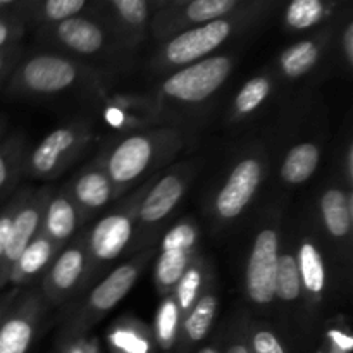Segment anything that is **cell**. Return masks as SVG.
<instances>
[{
	"mask_svg": "<svg viewBox=\"0 0 353 353\" xmlns=\"http://www.w3.org/2000/svg\"><path fill=\"white\" fill-rule=\"evenodd\" d=\"M327 336H330V341L334 345V347L340 348V352L350 353V350H352V338L348 336V334H345V333H341V331L334 330V331H330V334H327Z\"/></svg>",
	"mask_w": 353,
	"mask_h": 353,
	"instance_id": "cell-41",
	"label": "cell"
},
{
	"mask_svg": "<svg viewBox=\"0 0 353 353\" xmlns=\"http://www.w3.org/2000/svg\"><path fill=\"white\" fill-rule=\"evenodd\" d=\"M65 190L74 205L78 207L83 223H86L93 214L105 209L110 202L117 199L109 176L97 161H93L72 181H69Z\"/></svg>",
	"mask_w": 353,
	"mask_h": 353,
	"instance_id": "cell-21",
	"label": "cell"
},
{
	"mask_svg": "<svg viewBox=\"0 0 353 353\" xmlns=\"http://www.w3.org/2000/svg\"><path fill=\"white\" fill-rule=\"evenodd\" d=\"M28 152V138L21 131L7 134L0 143V196L12 192L16 183L23 178Z\"/></svg>",
	"mask_w": 353,
	"mask_h": 353,
	"instance_id": "cell-33",
	"label": "cell"
},
{
	"mask_svg": "<svg viewBox=\"0 0 353 353\" xmlns=\"http://www.w3.org/2000/svg\"><path fill=\"white\" fill-rule=\"evenodd\" d=\"M274 305H278L286 316H293L299 310H303L299 265H296L295 250L292 247H281L279 254L278 274L274 283Z\"/></svg>",
	"mask_w": 353,
	"mask_h": 353,
	"instance_id": "cell-28",
	"label": "cell"
},
{
	"mask_svg": "<svg viewBox=\"0 0 353 353\" xmlns=\"http://www.w3.org/2000/svg\"><path fill=\"white\" fill-rule=\"evenodd\" d=\"M23 55L24 48L21 47V43L0 50V88H3L6 81L9 79L10 72L14 71V68H16V64L21 61Z\"/></svg>",
	"mask_w": 353,
	"mask_h": 353,
	"instance_id": "cell-38",
	"label": "cell"
},
{
	"mask_svg": "<svg viewBox=\"0 0 353 353\" xmlns=\"http://www.w3.org/2000/svg\"><path fill=\"white\" fill-rule=\"evenodd\" d=\"M28 24L16 12V2L7 3L6 9L0 10V50L19 45Z\"/></svg>",
	"mask_w": 353,
	"mask_h": 353,
	"instance_id": "cell-36",
	"label": "cell"
},
{
	"mask_svg": "<svg viewBox=\"0 0 353 353\" xmlns=\"http://www.w3.org/2000/svg\"><path fill=\"white\" fill-rule=\"evenodd\" d=\"M345 172H347V186L352 190V178H353V148L352 143L347 145V154H345Z\"/></svg>",
	"mask_w": 353,
	"mask_h": 353,
	"instance_id": "cell-43",
	"label": "cell"
},
{
	"mask_svg": "<svg viewBox=\"0 0 353 353\" xmlns=\"http://www.w3.org/2000/svg\"><path fill=\"white\" fill-rule=\"evenodd\" d=\"M317 214L331 243L348 250L353 230L352 190L341 183L327 185L317 200Z\"/></svg>",
	"mask_w": 353,
	"mask_h": 353,
	"instance_id": "cell-19",
	"label": "cell"
},
{
	"mask_svg": "<svg viewBox=\"0 0 353 353\" xmlns=\"http://www.w3.org/2000/svg\"><path fill=\"white\" fill-rule=\"evenodd\" d=\"M112 353H150L154 333L137 317H121L107 331Z\"/></svg>",
	"mask_w": 353,
	"mask_h": 353,
	"instance_id": "cell-31",
	"label": "cell"
},
{
	"mask_svg": "<svg viewBox=\"0 0 353 353\" xmlns=\"http://www.w3.org/2000/svg\"><path fill=\"white\" fill-rule=\"evenodd\" d=\"M157 178L148 179L143 185L134 188L116 207H112L92 228L90 233L85 234L86 252H88L90 261L85 290L95 285L100 274L105 272V269L110 268L114 261H117L126 252H131V245L134 240V228H137L138 205L152 186V183Z\"/></svg>",
	"mask_w": 353,
	"mask_h": 353,
	"instance_id": "cell-6",
	"label": "cell"
},
{
	"mask_svg": "<svg viewBox=\"0 0 353 353\" xmlns=\"http://www.w3.org/2000/svg\"><path fill=\"white\" fill-rule=\"evenodd\" d=\"M28 188L23 190V192H16L9 200L6 202V205L0 209V262H2L3 254H6L7 241H9V233L10 226H12L14 216H16L17 207L23 202L24 195H26Z\"/></svg>",
	"mask_w": 353,
	"mask_h": 353,
	"instance_id": "cell-37",
	"label": "cell"
},
{
	"mask_svg": "<svg viewBox=\"0 0 353 353\" xmlns=\"http://www.w3.org/2000/svg\"><path fill=\"white\" fill-rule=\"evenodd\" d=\"M336 3L324 0H293L285 7L283 26L292 33L316 30L334 16Z\"/></svg>",
	"mask_w": 353,
	"mask_h": 353,
	"instance_id": "cell-32",
	"label": "cell"
},
{
	"mask_svg": "<svg viewBox=\"0 0 353 353\" xmlns=\"http://www.w3.org/2000/svg\"><path fill=\"white\" fill-rule=\"evenodd\" d=\"M268 172V157L262 147H252L241 152L228 169L223 181L217 185L210 200V216L219 226H228L240 219L255 196Z\"/></svg>",
	"mask_w": 353,
	"mask_h": 353,
	"instance_id": "cell-8",
	"label": "cell"
},
{
	"mask_svg": "<svg viewBox=\"0 0 353 353\" xmlns=\"http://www.w3.org/2000/svg\"><path fill=\"white\" fill-rule=\"evenodd\" d=\"M340 48L343 54V61L347 62V68H353V23L348 19L345 23L343 30L340 33Z\"/></svg>",
	"mask_w": 353,
	"mask_h": 353,
	"instance_id": "cell-40",
	"label": "cell"
},
{
	"mask_svg": "<svg viewBox=\"0 0 353 353\" xmlns=\"http://www.w3.org/2000/svg\"><path fill=\"white\" fill-rule=\"evenodd\" d=\"M295 250L296 265H299L300 288H302L303 312L307 319H316L326 302L330 288V271L319 243L310 234H302Z\"/></svg>",
	"mask_w": 353,
	"mask_h": 353,
	"instance_id": "cell-18",
	"label": "cell"
},
{
	"mask_svg": "<svg viewBox=\"0 0 353 353\" xmlns=\"http://www.w3.org/2000/svg\"><path fill=\"white\" fill-rule=\"evenodd\" d=\"M92 7L88 0H30L16 2V12L28 26H47L76 16H85Z\"/></svg>",
	"mask_w": 353,
	"mask_h": 353,
	"instance_id": "cell-26",
	"label": "cell"
},
{
	"mask_svg": "<svg viewBox=\"0 0 353 353\" xmlns=\"http://www.w3.org/2000/svg\"><path fill=\"white\" fill-rule=\"evenodd\" d=\"M162 3L164 0H97L92 2L88 16L100 21L134 50L148 37L152 17Z\"/></svg>",
	"mask_w": 353,
	"mask_h": 353,
	"instance_id": "cell-15",
	"label": "cell"
},
{
	"mask_svg": "<svg viewBox=\"0 0 353 353\" xmlns=\"http://www.w3.org/2000/svg\"><path fill=\"white\" fill-rule=\"evenodd\" d=\"M193 178H195V168L192 162H183L159 174L138 205L131 252L134 250L137 254L150 245H155V233L178 209L192 186Z\"/></svg>",
	"mask_w": 353,
	"mask_h": 353,
	"instance_id": "cell-9",
	"label": "cell"
},
{
	"mask_svg": "<svg viewBox=\"0 0 353 353\" xmlns=\"http://www.w3.org/2000/svg\"><path fill=\"white\" fill-rule=\"evenodd\" d=\"M214 281V271L212 265L209 264L205 257H203L200 252H196V255L193 257L192 264L188 265L185 274L181 276V279L178 281L176 288L172 290V299H174L176 307H178V312L181 321L185 319L186 314L190 312L193 305L196 303V300L202 296V293L205 292L207 286Z\"/></svg>",
	"mask_w": 353,
	"mask_h": 353,
	"instance_id": "cell-29",
	"label": "cell"
},
{
	"mask_svg": "<svg viewBox=\"0 0 353 353\" xmlns=\"http://www.w3.org/2000/svg\"><path fill=\"white\" fill-rule=\"evenodd\" d=\"M234 64V55L217 54L169 72L154 93L159 110L162 112L164 105H174L179 109L203 105L223 88L228 78L233 74Z\"/></svg>",
	"mask_w": 353,
	"mask_h": 353,
	"instance_id": "cell-7",
	"label": "cell"
},
{
	"mask_svg": "<svg viewBox=\"0 0 353 353\" xmlns=\"http://www.w3.org/2000/svg\"><path fill=\"white\" fill-rule=\"evenodd\" d=\"M47 309L40 290H21L0 321V353H28Z\"/></svg>",
	"mask_w": 353,
	"mask_h": 353,
	"instance_id": "cell-16",
	"label": "cell"
},
{
	"mask_svg": "<svg viewBox=\"0 0 353 353\" xmlns=\"http://www.w3.org/2000/svg\"><path fill=\"white\" fill-rule=\"evenodd\" d=\"M245 334L250 353H288L274 327L262 321H245Z\"/></svg>",
	"mask_w": 353,
	"mask_h": 353,
	"instance_id": "cell-35",
	"label": "cell"
},
{
	"mask_svg": "<svg viewBox=\"0 0 353 353\" xmlns=\"http://www.w3.org/2000/svg\"><path fill=\"white\" fill-rule=\"evenodd\" d=\"M102 116L105 123L116 128L117 131L134 133L145 130V126L157 123L161 110L154 95L116 93V95H105L102 102Z\"/></svg>",
	"mask_w": 353,
	"mask_h": 353,
	"instance_id": "cell-20",
	"label": "cell"
},
{
	"mask_svg": "<svg viewBox=\"0 0 353 353\" xmlns=\"http://www.w3.org/2000/svg\"><path fill=\"white\" fill-rule=\"evenodd\" d=\"M264 6L265 3L262 2H250L245 9L233 16L210 21L202 26L192 28V30L168 38L159 43L157 52L152 59V68L159 72H172L210 57L230 38L259 21L261 7Z\"/></svg>",
	"mask_w": 353,
	"mask_h": 353,
	"instance_id": "cell-3",
	"label": "cell"
},
{
	"mask_svg": "<svg viewBox=\"0 0 353 353\" xmlns=\"http://www.w3.org/2000/svg\"><path fill=\"white\" fill-rule=\"evenodd\" d=\"M61 250L62 248H59L54 241H50L38 231L37 236L28 245L26 250L21 254V257L17 259L12 271H10V288L21 290L23 286H30L38 279H41L50 262Z\"/></svg>",
	"mask_w": 353,
	"mask_h": 353,
	"instance_id": "cell-25",
	"label": "cell"
},
{
	"mask_svg": "<svg viewBox=\"0 0 353 353\" xmlns=\"http://www.w3.org/2000/svg\"><path fill=\"white\" fill-rule=\"evenodd\" d=\"M95 140V128L88 119H74L45 134L24 161L23 176L37 181H52L78 161Z\"/></svg>",
	"mask_w": 353,
	"mask_h": 353,
	"instance_id": "cell-10",
	"label": "cell"
},
{
	"mask_svg": "<svg viewBox=\"0 0 353 353\" xmlns=\"http://www.w3.org/2000/svg\"><path fill=\"white\" fill-rule=\"evenodd\" d=\"M155 255L157 245H150L99 279L79 302V307L65 319L61 330L62 340H78L99 324L133 290L148 264L154 262Z\"/></svg>",
	"mask_w": 353,
	"mask_h": 353,
	"instance_id": "cell-5",
	"label": "cell"
},
{
	"mask_svg": "<svg viewBox=\"0 0 353 353\" xmlns=\"http://www.w3.org/2000/svg\"><path fill=\"white\" fill-rule=\"evenodd\" d=\"M274 90V74H271V72H261V74L252 76L250 79H247L243 83V86L234 95L230 119L233 123H240V121L255 116L269 102Z\"/></svg>",
	"mask_w": 353,
	"mask_h": 353,
	"instance_id": "cell-30",
	"label": "cell"
},
{
	"mask_svg": "<svg viewBox=\"0 0 353 353\" xmlns=\"http://www.w3.org/2000/svg\"><path fill=\"white\" fill-rule=\"evenodd\" d=\"M217 310H219V295L214 279L179 324L178 343H176L178 353H188L209 336L216 323Z\"/></svg>",
	"mask_w": 353,
	"mask_h": 353,
	"instance_id": "cell-24",
	"label": "cell"
},
{
	"mask_svg": "<svg viewBox=\"0 0 353 353\" xmlns=\"http://www.w3.org/2000/svg\"><path fill=\"white\" fill-rule=\"evenodd\" d=\"M323 159V148L317 141L303 140L286 150L279 164V179L286 186H302L316 174Z\"/></svg>",
	"mask_w": 353,
	"mask_h": 353,
	"instance_id": "cell-27",
	"label": "cell"
},
{
	"mask_svg": "<svg viewBox=\"0 0 353 353\" xmlns=\"http://www.w3.org/2000/svg\"><path fill=\"white\" fill-rule=\"evenodd\" d=\"M7 131H9V121H7V117L3 116V114H0V143H2L3 138L9 134Z\"/></svg>",
	"mask_w": 353,
	"mask_h": 353,
	"instance_id": "cell-45",
	"label": "cell"
},
{
	"mask_svg": "<svg viewBox=\"0 0 353 353\" xmlns=\"http://www.w3.org/2000/svg\"><path fill=\"white\" fill-rule=\"evenodd\" d=\"M88 252L85 234L74 236L50 262L41 276L40 292L47 307H57L81 296L88 278Z\"/></svg>",
	"mask_w": 353,
	"mask_h": 353,
	"instance_id": "cell-13",
	"label": "cell"
},
{
	"mask_svg": "<svg viewBox=\"0 0 353 353\" xmlns=\"http://www.w3.org/2000/svg\"><path fill=\"white\" fill-rule=\"evenodd\" d=\"M179 324H181V317H179L178 307H176L172 295L162 296V302L157 310V317H155L154 331H152L155 343L161 347V350L171 352L172 348H176Z\"/></svg>",
	"mask_w": 353,
	"mask_h": 353,
	"instance_id": "cell-34",
	"label": "cell"
},
{
	"mask_svg": "<svg viewBox=\"0 0 353 353\" xmlns=\"http://www.w3.org/2000/svg\"><path fill=\"white\" fill-rule=\"evenodd\" d=\"M185 147V133L174 126H152L128 133L95 159L116 190L117 199L131 193L174 161Z\"/></svg>",
	"mask_w": 353,
	"mask_h": 353,
	"instance_id": "cell-1",
	"label": "cell"
},
{
	"mask_svg": "<svg viewBox=\"0 0 353 353\" xmlns=\"http://www.w3.org/2000/svg\"><path fill=\"white\" fill-rule=\"evenodd\" d=\"M281 247L278 223L269 219L255 233L245 268V293L257 309L274 307V283Z\"/></svg>",
	"mask_w": 353,
	"mask_h": 353,
	"instance_id": "cell-11",
	"label": "cell"
},
{
	"mask_svg": "<svg viewBox=\"0 0 353 353\" xmlns=\"http://www.w3.org/2000/svg\"><path fill=\"white\" fill-rule=\"evenodd\" d=\"M19 292H21V290L10 288L9 292L6 293V295H2V299H0V321H2V317L6 316V312H7V310H9V307L12 305L14 300L17 299Z\"/></svg>",
	"mask_w": 353,
	"mask_h": 353,
	"instance_id": "cell-42",
	"label": "cell"
},
{
	"mask_svg": "<svg viewBox=\"0 0 353 353\" xmlns=\"http://www.w3.org/2000/svg\"><path fill=\"white\" fill-rule=\"evenodd\" d=\"M199 226L193 219L176 223L162 238L155 255L154 283L162 296L171 295L199 248Z\"/></svg>",
	"mask_w": 353,
	"mask_h": 353,
	"instance_id": "cell-14",
	"label": "cell"
},
{
	"mask_svg": "<svg viewBox=\"0 0 353 353\" xmlns=\"http://www.w3.org/2000/svg\"><path fill=\"white\" fill-rule=\"evenodd\" d=\"M37 38L54 48L52 52L68 55L86 65L92 61L90 65L97 71L99 62L116 64L133 52L109 28L88 14L37 28Z\"/></svg>",
	"mask_w": 353,
	"mask_h": 353,
	"instance_id": "cell-4",
	"label": "cell"
},
{
	"mask_svg": "<svg viewBox=\"0 0 353 353\" xmlns=\"http://www.w3.org/2000/svg\"><path fill=\"white\" fill-rule=\"evenodd\" d=\"M333 41V30H321L312 37H307L290 45L278 55V74L288 81L307 78L319 68Z\"/></svg>",
	"mask_w": 353,
	"mask_h": 353,
	"instance_id": "cell-22",
	"label": "cell"
},
{
	"mask_svg": "<svg viewBox=\"0 0 353 353\" xmlns=\"http://www.w3.org/2000/svg\"><path fill=\"white\" fill-rule=\"evenodd\" d=\"M81 224V214L69 196L65 186L59 192H52L41 216L40 233L54 241L59 248H64L76 236Z\"/></svg>",
	"mask_w": 353,
	"mask_h": 353,
	"instance_id": "cell-23",
	"label": "cell"
},
{
	"mask_svg": "<svg viewBox=\"0 0 353 353\" xmlns=\"http://www.w3.org/2000/svg\"><path fill=\"white\" fill-rule=\"evenodd\" d=\"M221 350H223V347H221V340H216V341H210L209 345L200 348L196 353H221Z\"/></svg>",
	"mask_w": 353,
	"mask_h": 353,
	"instance_id": "cell-44",
	"label": "cell"
},
{
	"mask_svg": "<svg viewBox=\"0 0 353 353\" xmlns=\"http://www.w3.org/2000/svg\"><path fill=\"white\" fill-rule=\"evenodd\" d=\"M7 3H9V2H3V0H0V10H2V9H6V7H7Z\"/></svg>",
	"mask_w": 353,
	"mask_h": 353,
	"instance_id": "cell-46",
	"label": "cell"
},
{
	"mask_svg": "<svg viewBox=\"0 0 353 353\" xmlns=\"http://www.w3.org/2000/svg\"><path fill=\"white\" fill-rule=\"evenodd\" d=\"M52 192L54 190L48 188V186H41L38 190L28 188L23 202L17 207L12 226H10L6 254L0 262V290L9 286V276L14 264L40 231L41 216H43L45 205H47Z\"/></svg>",
	"mask_w": 353,
	"mask_h": 353,
	"instance_id": "cell-17",
	"label": "cell"
},
{
	"mask_svg": "<svg viewBox=\"0 0 353 353\" xmlns=\"http://www.w3.org/2000/svg\"><path fill=\"white\" fill-rule=\"evenodd\" d=\"M221 353H250V348H248L247 343V334H245V321L240 319L234 327L231 330L230 338L224 343L223 350Z\"/></svg>",
	"mask_w": 353,
	"mask_h": 353,
	"instance_id": "cell-39",
	"label": "cell"
},
{
	"mask_svg": "<svg viewBox=\"0 0 353 353\" xmlns=\"http://www.w3.org/2000/svg\"><path fill=\"white\" fill-rule=\"evenodd\" d=\"M97 69L62 55L59 52H34L23 55L2 92L10 99L48 100L78 90H92L100 85Z\"/></svg>",
	"mask_w": 353,
	"mask_h": 353,
	"instance_id": "cell-2",
	"label": "cell"
},
{
	"mask_svg": "<svg viewBox=\"0 0 353 353\" xmlns=\"http://www.w3.org/2000/svg\"><path fill=\"white\" fill-rule=\"evenodd\" d=\"M248 3L250 2L245 0H164L161 9L152 17L148 34L162 43L186 30L233 16Z\"/></svg>",
	"mask_w": 353,
	"mask_h": 353,
	"instance_id": "cell-12",
	"label": "cell"
}]
</instances>
